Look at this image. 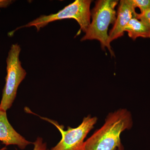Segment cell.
I'll return each mask as SVG.
<instances>
[{"label": "cell", "instance_id": "1", "mask_svg": "<svg viewBox=\"0 0 150 150\" xmlns=\"http://www.w3.org/2000/svg\"><path fill=\"white\" fill-rule=\"evenodd\" d=\"M132 126V116L127 109L110 112L103 125L85 141L84 150H124L121 133Z\"/></svg>", "mask_w": 150, "mask_h": 150}, {"label": "cell", "instance_id": "2", "mask_svg": "<svg viewBox=\"0 0 150 150\" xmlns=\"http://www.w3.org/2000/svg\"><path fill=\"white\" fill-rule=\"evenodd\" d=\"M116 0H99L96 2L94 7L91 11L92 22L82 38L81 41L97 40L99 41L103 50L107 48L111 56H115L108 34V27L116 21L115 7L118 4Z\"/></svg>", "mask_w": 150, "mask_h": 150}, {"label": "cell", "instance_id": "3", "mask_svg": "<svg viewBox=\"0 0 150 150\" xmlns=\"http://www.w3.org/2000/svg\"><path fill=\"white\" fill-rule=\"evenodd\" d=\"M91 0H76L56 13L40 16L27 24L17 28L10 32L8 35L11 36L18 30L32 26L35 27L38 32L50 23L65 19H74L76 21L80 26V31L86 33L91 23Z\"/></svg>", "mask_w": 150, "mask_h": 150}, {"label": "cell", "instance_id": "4", "mask_svg": "<svg viewBox=\"0 0 150 150\" xmlns=\"http://www.w3.org/2000/svg\"><path fill=\"white\" fill-rule=\"evenodd\" d=\"M21 51L20 46L18 43L12 44L7 57V75L0 103V108L6 111L12 105L19 86L27 74L20 61Z\"/></svg>", "mask_w": 150, "mask_h": 150}, {"label": "cell", "instance_id": "5", "mask_svg": "<svg viewBox=\"0 0 150 150\" xmlns=\"http://www.w3.org/2000/svg\"><path fill=\"white\" fill-rule=\"evenodd\" d=\"M40 118L56 126L62 134L61 141L51 150H84L85 139L98 121L96 117L88 115L83 118L81 123L76 128L69 126L67 130H64V126L59 125L56 121L44 117Z\"/></svg>", "mask_w": 150, "mask_h": 150}, {"label": "cell", "instance_id": "6", "mask_svg": "<svg viewBox=\"0 0 150 150\" xmlns=\"http://www.w3.org/2000/svg\"><path fill=\"white\" fill-rule=\"evenodd\" d=\"M137 14L131 0L120 1L116 21L108 34L109 43L123 36L125 27L131 19L136 18Z\"/></svg>", "mask_w": 150, "mask_h": 150}, {"label": "cell", "instance_id": "7", "mask_svg": "<svg viewBox=\"0 0 150 150\" xmlns=\"http://www.w3.org/2000/svg\"><path fill=\"white\" fill-rule=\"evenodd\" d=\"M0 142L6 146L16 145L23 150L33 144L18 134L9 122L6 111L0 108Z\"/></svg>", "mask_w": 150, "mask_h": 150}, {"label": "cell", "instance_id": "8", "mask_svg": "<svg viewBox=\"0 0 150 150\" xmlns=\"http://www.w3.org/2000/svg\"><path fill=\"white\" fill-rule=\"evenodd\" d=\"M124 31L128 32L129 37L133 40L138 37L150 38V25L135 18L130 21Z\"/></svg>", "mask_w": 150, "mask_h": 150}, {"label": "cell", "instance_id": "9", "mask_svg": "<svg viewBox=\"0 0 150 150\" xmlns=\"http://www.w3.org/2000/svg\"><path fill=\"white\" fill-rule=\"evenodd\" d=\"M135 8H139L141 13L150 10V0H131Z\"/></svg>", "mask_w": 150, "mask_h": 150}, {"label": "cell", "instance_id": "10", "mask_svg": "<svg viewBox=\"0 0 150 150\" xmlns=\"http://www.w3.org/2000/svg\"><path fill=\"white\" fill-rule=\"evenodd\" d=\"M33 144L34 146L33 150H49L46 142H43V139L40 137H38Z\"/></svg>", "mask_w": 150, "mask_h": 150}, {"label": "cell", "instance_id": "11", "mask_svg": "<svg viewBox=\"0 0 150 150\" xmlns=\"http://www.w3.org/2000/svg\"><path fill=\"white\" fill-rule=\"evenodd\" d=\"M136 18L150 25V10L140 14H137Z\"/></svg>", "mask_w": 150, "mask_h": 150}, {"label": "cell", "instance_id": "12", "mask_svg": "<svg viewBox=\"0 0 150 150\" xmlns=\"http://www.w3.org/2000/svg\"><path fill=\"white\" fill-rule=\"evenodd\" d=\"M13 2L12 0H0V9L8 7Z\"/></svg>", "mask_w": 150, "mask_h": 150}, {"label": "cell", "instance_id": "13", "mask_svg": "<svg viewBox=\"0 0 150 150\" xmlns=\"http://www.w3.org/2000/svg\"><path fill=\"white\" fill-rule=\"evenodd\" d=\"M6 150V147H4L2 148V149H0V150Z\"/></svg>", "mask_w": 150, "mask_h": 150}]
</instances>
